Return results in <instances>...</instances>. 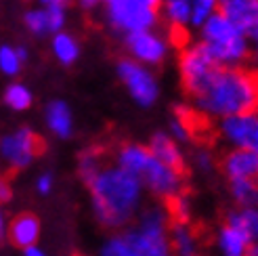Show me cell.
<instances>
[{
  "label": "cell",
  "mask_w": 258,
  "mask_h": 256,
  "mask_svg": "<svg viewBox=\"0 0 258 256\" xmlns=\"http://www.w3.org/2000/svg\"><path fill=\"white\" fill-rule=\"evenodd\" d=\"M218 9V0H191V28H198Z\"/></svg>",
  "instance_id": "24"
},
{
  "label": "cell",
  "mask_w": 258,
  "mask_h": 256,
  "mask_svg": "<svg viewBox=\"0 0 258 256\" xmlns=\"http://www.w3.org/2000/svg\"><path fill=\"white\" fill-rule=\"evenodd\" d=\"M78 5H80L84 11H93V9L99 5V0H78Z\"/></svg>",
  "instance_id": "34"
},
{
  "label": "cell",
  "mask_w": 258,
  "mask_h": 256,
  "mask_svg": "<svg viewBox=\"0 0 258 256\" xmlns=\"http://www.w3.org/2000/svg\"><path fill=\"white\" fill-rule=\"evenodd\" d=\"M53 53H55L59 63H63V66H72V63H76L80 57V44L72 34L57 32L53 36Z\"/></svg>",
  "instance_id": "19"
},
{
  "label": "cell",
  "mask_w": 258,
  "mask_h": 256,
  "mask_svg": "<svg viewBox=\"0 0 258 256\" xmlns=\"http://www.w3.org/2000/svg\"><path fill=\"white\" fill-rule=\"evenodd\" d=\"M248 256H258V241H254V244L250 246V250H248Z\"/></svg>",
  "instance_id": "37"
},
{
  "label": "cell",
  "mask_w": 258,
  "mask_h": 256,
  "mask_svg": "<svg viewBox=\"0 0 258 256\" xmlns=\"http://www.w3.org/2000/svg\"><path fill=\"white\" fill-rule=\"evenodd\" d=\"M216 11H221L243 34L252 36L258 30V0H218Z\"/></svg>",
  "instance_id": "11"
},
{
  "label": "cell",
  "mask_w": 258,
  "mask_h": 256,
  "mask_svg": "<svg viewBox=\"0 0 258 256\" xmlns=\"http://www.w3.org/2000/svg\"><path fill=\"white\" fill-rule=\"evenodd\" d=\"M23 61L13 46H0V72L7 76H17L21 72Z\"/></svg>",
  "instance_id": "26"
},
{
  "label": "cell",
  "mask_w": 258,
  "mask_h": 256,
  "mask_svg": "<svg viewBox=\"0 0 258 256\" xmlns=\"http://www.w3.org/2000/svg\"><path fill=\"white\" fill-rule=\"evenodd\" d=\"M48 15V30L50 34H57L66 25V9L63 7H44Z\"/></svg>",
  "instance_id": "28"
},
{
  "label": "cell",
  "mask_w": 258,
  "mask_h": 256,
  "mask_svg": "<svg viewBox=\"0 0 258 256\" xmlns=\"http://www.w3.org/2000/svg\"><path fill=\"white\" fill-rule=\"evenodd\" d=\"M164 0H113L107 9V19L113 30L131 34L153 30L160 23Z\"/></svg>",
  "instance_id": "6"
},
{
  "label": "cell",
  "mask_w": 258,
  "mask_h": 256,
  "mask_svg": "<svg viewBox=\"0 0 258 256\" xmlns=\"http://www.w3.org/2000/svg\"><path fill=\"white\" fill-rule=\"evenodd\" d=\"M48 131L59 139H68L74 133V116L66 101H50L44 111Z\"/></svg>",
  "instance_id": "17"
},
{
  "label": "cell",
  "mask_w": 258,
  "mask_h": 256,
  "mask_svg": "<svg viewBox=\"0 0 258 256\" xmlns=\"http://www.w3.org/2000/svg\"><path fill=\"white\" fill-rule=\"evenodd\" d=\"M42 147V139L32 128H19L0 139V158L13 170H21L40 156Z\"/></svg>",
  "instance_id": "8"
},
{
  "label": "cell",
  "mask_w": 258,
  "mask_h": 256,
  "mask_svg": "<svg viewBox=\"0 0 258 256\" xmlns=\"http://www.w3.org/2000/svg\"><path fill=\"white\" fill-rule=\"evenodd\" d=\"M11 196H13V189H11L9 181H7L5 176H0V204L9 202V200H11Z\"/></svg>",
  "instance_id": "30"
},
{
  "label": "cell",
  "mask_w": 258,
  "mask_h": 256,
  "mask_svg": "<svg viewBox=\"0 0 258 256\" xmlns=\"http://www.w3.org/2000/svg\"><path fill=\"white\" fill-rule=\"evenodd\" d=\"M23 256H46V252L38 246V244H32L28 248H23Z\"/></svg>",
  "instance_id": "32"
},
{
  "label": "cell",
  "mask_w": 258,
  "mask_h": 256,
  "mask_svg": "<svg viewBox=\"0 0 258 256\" xmlns=\"http://www.w3.org/2000/svg\"><path fill=\"white\" fill-rule=\"evenodd\" d=\"M229 194L237 208L258 206V181H252V178H231Z\"/></svg>",
  "instance_id": "18"
},
{
  "label": "cell",
  "mask_w": 258,
  "mask_h": 256,
  "mask_svg": "<svg viewBox=\"0 0 258 256\" xmlns=\"http://www.w3.org/2000/svg\"><path fill=\"white\" fill-rule=\"evenodd\" d=\"M250 42H252V57H250V61H252V68L258 72V30L250 36Z\"/></svg>",
  "instance_id": "31"
},
{
  "label": "cell",
  "mask_w": 258,
  "mask_h": 256,
  "mask_svg": "<svg viewBox=\"0 0 258 256\" xmlns=\"http://www.w3.org/2000/svg\"><path fill=\"white\" fill-rule=\"evenodd\" d=\"M40 3L44 7H63V9L70 7V0H40Z\"/></svg>",
  "instance_id": "33"
},
{
  "label": "cell",
  "mask_w": 258,
  "mask_h": 256,
  "mask_svg": "<svg viewBox=\"0 0 258 256\" xmlns=\"http://www.w3.org/2000/svg\"><path fill=\"white\" fill-rule=\"evenodd\" d=\"M193 166L204 172V174H210L214 168H216V158L214 153L210 149H198L196 153H193Z\"/></svg>",
  "instance_id": "27"
},
{
  "label": "cell",
  "mask_w": 258,
  "mask_h": 256,
  "mask_svg": "<svg viewBox=\"0 0 258 256\" xmlns=\"http://www.w3.org/2000/svg\"><path fill=\"white\" fill-rule=\"evenodd\" d=\"M200 42L218 66H246L252 57L250 36L231 23L221 11H214L200 25Z\"/></svg>",
  "instance_id": "4"
},
{
  "label": "cell",
  "mask_w": 258,
  "mask_h": 256,
  "mask_svg": "<svg viewBox=\"0 0 258 256\" xmlns=\"http://www.w3.org/2000/svg\"><path fill=\"white\" fill-rule=\"evenodd\" d=\"M170 225L172 216L168 206L151 204L141 208L135 227L126 229L124 235L139 256H172Z\"/></svg>",
  "instance_id": "5"
},
{
  "label": "cell",
  "mask_w": 258,
  "mask_h": 256,
  "mask_svg": "<svg viewBox=\"0 0 258 256\" xmlns=\"http://www.w3.org/2000/svg\"><path fill=\"white\" fill-rule=\"evenodd\" d=\"M86 187L90 191V204L97 221L107 229H122L131 225L143 208V183L115 162L103 164L86 181Z\"/></svg>",
  "instance_id": "2"
},
{
  "label": "cell",
  "mask_w": 258,
  "mask_h": 256,
  "mask_svg": "<svg viewBox=\"0 0 258 256\" xmlns=\"http://www.w3.org/2000/svg\"><path fill=\"white\" fill-rule=\"evenodd\" d=\"M9 237L13 244L19 248H28V246L36 244L38 237H40V221L28 212L15 216L9 225Z\"/></svg>",
  "instance_id": "16"
},
{
  "label": "cell",
  "mask_w": 258,
  "mask_h": 256,
  "mask_svg": "<svg viewBox=\"0 0 258 256\" xmlns=\"http://www.w3.org/2000/svg\"><path fill=\"white\" fill-rule=\"evenodd\" d=\"M99 3H107L109 5V3H113V0H99Z\"/></svg>",
  "instance_id": "38"
},
{
  "label": "cell",
  "mask_w": 258,
  "mask_h": 256,
  "mask_svg": "<svg viewBox=\"0 0 258 256\" xmlns=\"http://www.w3.org/2000/svg\"><path fill=\"white\" fill-rule=\"evenodd\" d=\"M218 137L229 147L258 153V111H246L218 120Z\"/></svg>",
  "instance_id": "9"
},
{
  "label": "cell",
  "mask_w": 258,
  "mask_h": 256,
  "mask_svg": "<svg viewBox=\"0 0 258 256\" xmlns=\"http://www.w3.org/2000/svg\"><path fill=\"white\" fill-rule=\"evenodd\" d=\"M32 93H30V88L28 86H23V84H11L7 91H5V103L11 107V109H15V111H23V109H28L32 105Z\"/></svg>",
  "instance_id": "22"
},
{
  "label": "cell",
  "mask_w": 258,
  "mask_h": 256,
  "mask_svg": "<svg viewBox=\"0 0 258 256\" xmlns=\"http://www.w3.org/2000/svg\"><path fill=\"white\" fill-rule=\"evenodd\" d=\"M189 99L206 120L258 111V72L246 66H218Z\"/></svg>",
  "instance_id": "1"
},
{
  "label": "cell",
  "mask_w": 258,
  "mask_h": 256,
  "mask_svg": "<svg viewBox=\"0 0 258 256\" xmlns=\"http://www.w3.org/2000/svg\"><path fill=\"white\" fill-rule=\"evenodd\" d=\"M113 162L120 168L135 174L149 194L158 198L160 202H170L178 194H183L185 189L183 170L164 164L145 145H137V143L120 145L113 156Z\"/></svg>",
  "instance_id": "3"
},
{
  "label": "cell",
  "mask_w": 258,
  "mask_h": 256,
  "mask_svg": "<svg viewBox=\"0 0 258 256\" xmlns=\"http://www.w3.org/2000/svg\"><path fill=\"white\" fill-rule=\"evenodd\" d=\"M53 185H55V178L50 172H42L40 176L36 178V189L40 196H48L50 191H53Z\"/></svg>",
  "instance_id": "29"
},
{
  "label": "cell",
  "mask_w": 258,
  "mask_h": 256,
  "mask_svg": "<svg viewBox=\"0 0 258 256\" xmlns=\"http://www.w3.org/2000/svg\"><path fill=\"white\" fill-rule=\"evenodd\" d=\"M118 78L128 88L133 101L141 107H151L160 97V84L158 78L151 74V70L143 63L131 59H120L118 61Z\"/></svg>",
  "instance_id": "7"
},
{
  "label": "cell",
  "mask_w": 258,
  "mask_h": 256,
  "mask_svg": "<svg viewBox=\"0 0 258 256\" xmlns=\"http://www.w3.org/2000/svg\"><path fill=\"white\" fill-rule=\"evenodd\" d=\"M223 174L229 178H252L258 181V153L250 149L231 147L221 160Z\"/></svg>",
  "instance_id": "12"
},
{
  "label": "cell",
  "mask_w": 258,
  "mask_h": 256,
  "mask_svg": "<svg viewBox=\"0 0 258 256\" xmlns=\"http://www.w3.org/2000/svg\"><path fill=\"white\" fill-rule=\"evenodd\" d=\"M105 156H103L101 149H86L80 153V160H78V172L82 176V181L86 183L90 176H93L103 164H105Z\"/></svg>",
  "instance_id": "21"
},
{
  "label": "cell",
  "mask_w": 258,
  "mask_h": 256,
  "mask_svg": "<svg viewBox=\"0 0 258 256\" xmlns=\"http://www.w3.org/2000/svg\"><path fill=\"white\" fill-rule=\"evenodd\" d=\"M227 221L239 225L243 231L248 233V237L254 241H258V206H246V208H237L233 212L227 214Z\"/></svg>",
  "instance_id": "20"
},
{
  "label": "cell",
  "mask_w": 258,
  "mask_h": 256,
  "mask_svg": "<svg viewBox=\"0 0 258 256\" xmlns=\"http://www.w3.org/2000/svg\"><path fill=\"white\" fill-rule=\"evenodd\" d=\"M252 239L243 229L231 221H225L216 231V250L221 256H248Z\"/></svg>",
  "instance_id": "13"
},
{
  "label": "cell",
  "mask_w": 258,
  "mask_h": 256,
  "mask_svg": "<svg viewBox=\"0 0 258 256\" xmlns=\"http://www.w3.org/2000/svg\"><path fill=\"white\" fill-rule=\"evenodd\" d=\"M5 229H7V219H5V212H3V208H0V235L5 233Z\"/></svg>",
  "instance_id": "35"
},
{
  "label": "cell",
  "mask_w": 258,
  "mask_h": 256,
  "mask_svg": "<svg viewBox=\"0 0 258 256\" xmlns=\"http://www.w3.org/2000/svg\"><path fill=\"white\" fill-rule=\"evenodd\" d=\"M149 151L156 156L158 160H162L164 164L172 166V168L183 170L185 168V156L183 149H180L178 141H174L168 133H156L149 141Z\"/></svg>",
  "instance_id": "15"
},
{
  "label": "cell",
  "mask_w": 258,
  "mask_h": 256,
  "mask_svg": "<svg viewBox=\"0 0 258 256\" xmlns=\"http://www.w3.org/2000/svg\"><path fill=\"white\" fill-rule=\"evenodd\" d=\"M172 256H204L202 241L189 221H172L170 225Z\"/></svg>",
  "instance_id": "14"
},
{
  "label": "cell",
  "mask_w": 258,
  "mask_h": 256,
  "mask_svg": "<svg viewBox=\"0 0 258 256\" xmlns=\"http://www.w3.org/2000/svg\"><path fill=\"white\" fill-rule=\"evenodd\" d=\"M23 23L32 34L36 36H44V34H50L48 30V15H46V9H34V11H28L23 17Z\"/></svg>",
  "instance_id": "25"
},
{
  "label": "cell",
  "mask_w": 258,
  "mask_h": 256,
  "mask_svg": "<svg viewBox=\"0 0 258 256\" xmlns=\"http://www.w3.org/2000/svg\"><path fill=\"white\" fill-rule=\"evenodd\" d=\"M17 53H19L21 61L25 63V59H28V48H25V46H19V48H17Z\"/></svg>",
  "instance_id": "36"
},
{
  "label": "cell",
  "mask_w": 258,
  "mask_h": 256,
  "mask_svg": "<svg viewBox=\"0 0 258 256\" xmlns=\"http://www.w3.org/2000/svg\"><path fill=\"white\" fill-rule=\"evenodd\" d=\"M124 44L128 48L131 57L143 66H160L164 63V59L168 57V40L153 32V30H143V32H131L126 34Z\"/></svg>",
  "instance_id": "10"
},
{
  "label": "cell",
  "mask_w": 258,
  "mask_h": 256,
  "mask_svg": "<svg viewBox=\"0 0 258 256\" xmlns=\"http://www.w3.org/2000/svg\"><path fill=\"white\" fill-rule=\"evenodd\" d=\"M99 256H139V254L135 252V248L131 246V241L126 239V235L122 231V233L111 235L105 244H103Z\"/></svg>",
  "instance_id": "23"
}]
</instances>
